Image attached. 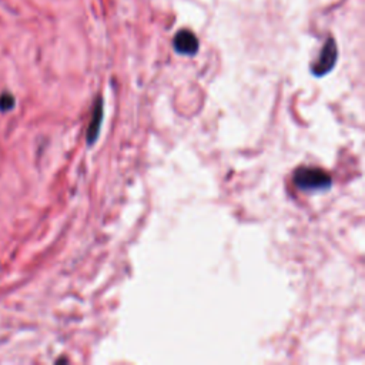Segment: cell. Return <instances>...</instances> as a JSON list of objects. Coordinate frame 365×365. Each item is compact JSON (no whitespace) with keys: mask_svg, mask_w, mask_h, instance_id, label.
Instances as JSON below:
<instances>
[{"mask_svg":"<svg viewBox=\"0 0 365 365\" xmlns=\"http://www.w3.org/2000/svg\"><path fill=\"white\" fill-rule=\"evenodd\" d=\"M331 175L315 167H304L298 168L294 174V184L302 191H317L325 190L331 185Z\"/></svg>","mask_w":365,"mask_h":365,"instance_id":"1","label":"cell"},{"mask_svg":"<svg viewBox=\"0 0 365 365\" xmlns=\"http://www.w3.org/2000/svg\"><path fill=\"white\" fill-rule=\"evenodd\" d=\"M336 44L334 41V38H328V41L325 43V46L322 47L317 61L312 66V73L315 76H324L327 74L335 64L336 61Z\"/></svg>","mask_w":365,"mask_h":365,"instance_id":"2","label":"cell"},{"mask_svg":"<svg viewBox=\"0 0 365 365\" xmlns=\"http://www.w3.org/2000/svg\"><path fill=\"white\" fill-rule=\"evenodd\" d=\"M174 48L184 56H192L198 50V38L190 30H180L174 37Z\"/></svg>","mask_w":365,"mask_h":365,"instance_id":"3","label":"cell"},{"mask_svg":"<svg viewBox=\"0 0 365 365\" xmlns=\"http://www.w3.org/2000/svg\"><path fill=\"white\" fill-rule=\"evenodd\" d=\"M101 118H103V106H101V101L98 100V103H97L96 107H94L93 120L90 121L88 131H87V143H88V144H91V143L96 141V138H97V135H98V131H100Z\"/></svg>","mask_w":365,"mask_h":365,"instance_id":"4","label":"cell"},{"mask_svg":"<svg viewBox=\"0 0 365 365\" xmlns=\"http://www.w3.org/2000/svg\"><path fill=\"white\" fill-rule=\"evenodd\" d=\"M16 106V100L10 93H3L0 96V111H9Z\"/></svg>","mask_w":365,"mask_h":365,"instance_id":"5","label":"cell"}]
</instances>
